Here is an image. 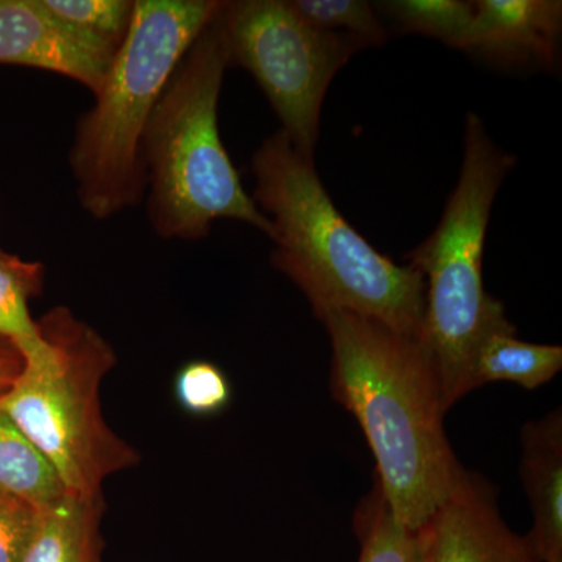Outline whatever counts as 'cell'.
<instances>
[{"label": "cell", "mask_w": 562, "mask_h": 562, "mask_svg": "<svg viewBox=\"0 0 562 562\" xmlns=\"http://www.w3.org/2000/svg\"><path fill=\"white\" fill-rule=\"evenodd\" d=\"M319 319L331 342V392L361 425L395 519L417 531L457 490L441 387L419 339L347 312Z\"/></svg>", "instance_id": "cell-1"}, {"label": "cell", "mask_w": 562, "mask_h": 562, "mask_svg": "<svg viewBox=\"0 0 562 562\" xmlns=\"http://www.w3.org/2000/svg\"><path fill=\"white\" fill-rule=\"evenodd\" d=\"M255 203L272 224L273 262L319 317L347 312L419 338L425 283L355 231L325 191L313 160L277 132L254 157Z\"/></svg>", "instance_id": "cell-2"}, {"label": "cell", "mask_w": 562, "mask_h": 562, "mask_svg": "<svg viewBox=\"0 0 562 562\" xmlns=\"http://www.w3.org/2000/svg\"><path fill=\"white\" fill-rule=\"evenodd\" d=\"M221 13L180 61L140 146L150 221L165 238H202L217 220L246 222L272 236L271 221L244 190L221 140L217 103L231 63Z\"/></svg>", "instance_id": "cell-3"}, {"label": "cell", "mask_w": 562, "mask_h": 562, "mask_svg": "<svg viewBox=\"0 0 562 562\" xmlns=\"http://www.w3.org/2000/svg\"><path fill=\"white\" fill-rule=\"evenodd\" d=\"M224 5L217 0H136L127 36L70 149L77 194L95 220L139 202L147 183L140 146L151 113L187 52Z\"/></svg>", "instance_id": "cell-4"}, {"label": "cell", "mask_w": 562, "mask_h": 562, "mask_svg": "<svg viewBox=\"0 0 562 562\" xmlns=\"http://www.w3.org/2000/svg\"><path fill=\"white\" fill-rule=\"evenodd\" d=\"M464 161L442 220L409 266L424 277L419 341L435 366L443 408L473 391L472 361L480 341L506 324L505 308L484 290L483 251L495 195L516 158L498 149L482 120L465 121Z\"/></svg>", "instance_id": "cell-5"}, {"label": "cell", "mask_w": 562, "mask_h": 562, "mask_svg": "<svg viewBox=\"0 0 562 562\" xmlns=\"http://www.w3.org/2000/svg\"><path fill=\"white\" fill-rule=\"evenodd\" d=\"M46 349L24 360L0 408L54 465L68 494L103 498V483L140 454L103 417L101 384L116 366L113 347L66 306L38 321Z\"/></svg>", "instance_id": "cell-6"}, {"label": "cell", "mask_w": 562, "mask_h": 562, "mask_svg": "<svg viewBox=\"0 0 562 562\" xmlns=\"http://www.w3.org/2000/svg\"><path fill=\"white\" fill-rule=\"evenodd\" d=\"M221 18L231 61L249 70L279 114L281 131L313 160L328 87L366 44L313 27L284 0L225 2Z\"/></svg>", "instance_id": "cell-7"}, {"label": "cell", "mask_w": 562, "mask_h": 562, "mask_svg": "<svg viewBox=\"0 0 562 562\" xmlns=\"http://www.w3.org/2000/svg\"><path fill=\"white\" fill-rule=\"evenodd\" d=\"M416 532L420 562H539L528 536L503 522L494 491L473 473Z\"/></svg>", "instance_id": "cell-8"}, {"label": "cell", "mask_w": 562, "mask_h": 562, "mask_svg": "<svg viewBox=\"0 0 562 562\" xmlns=\"http://www.w3.org/2000/svg\"><path fill=\"white\" fill-rule=\"evenodd\" d=\"M116 52L57 20L40 0H0V63L60 74L95 94Z\"/></svg>", "instance_id": "cell-9"}, {"label": "cell", "mask_w": 562, "mask_h": 562, "mask_svg": "<svg viewBox=\"0 0 562 562\" xmlns=\"http://www.w3.org/2000/svg\"><path fill=\"white\" fill-rule=\"evenodd\" d=\"M562 22L557 0H479L464 50L502 63L554 68Z\"/></svg>", "instance_id": "cell-10"}, {"label": "cell", "mask_w": 562, "mask_h": 562, "mask_svg": "<svg viewBox=\"0 0 562 562\" xmlns=\"http://www.w3.org/2000/svg\"><path fill=\"white\" fill-rule=\"evenodd\" d=\"M520 475L535 527L528 539L539 562H562V417L561 409L522 430Z\"/></svg>", "instance_id": "cell-11"}, {"label": "cell", "mask_w": 562, "mask_h": 562, "mask_svg": "<svg viewBox=\"0 0 562 562\" xmlns=\"http://www.w3.org/2000/svg\"><path fill=\"white\" fill-rule=\"evenodd\" d=\"M105 501L76 495L41 512L38 527L21 562H102L101 524Z\"/></svg>", "instance_id": "cell-12"}, {"label": "cell", "mask_w": 562, "mask_h": 562, "mask_svg": "<svg viewBox=\"0 0 562 562\" xmlns=\"http://www.w3.org/2000/svg\"><path fill=\"white\" fill-rule=\"evenodd\" d=\"M562 349L520 341L512 322L487 333L472 361L473 390L487 383L508 382L536 390L561 371Z\"/></svg>", "instance_id": "cell-13"}, {"label": "cell", "mask_w": 562, "mask_h": 562, "mask_svg": "<svg viewBox=\"0 0 562 562\" xmlns=\"http://www.w3.org/2000/svg\"><path fill=\"white\" fill-rule=\"evenodd\" d=\"M0 492L46 512L68 495L49 460L0 408Z\"/></svg>", "instance_id": "cell-14"}, {"label": "cell", "mask_w": 562, "mask_h": 562, "mask_svg": "<svg viewBox=\"0 0 562 562\" xmlns=\"http://www.w3.org/2000/svg\"><path fill=\"white\" fill-rule=\"evenodd\" d=\"M44 268L18 255L0 251V341L9 342L22 360L35 357L47 342L29 303L43 291Z\"/></svg>", "instance_id": "cell-15"}, {"label": "cell", "mask_w": 562, "mask_h": 562, "mask_svg": "<svg viewBox=\"0 0 562 562\" xmlns=\"http://www.w3.org/2000/svg\"><path fill=\"white\" fill-rule=\"evenodd\" d=\"M402 31L441 40L464 50L473 20V2L462 0H390L379 3Z\"/></svg>", "instance_id": "cell-16"}, {"label": "cell", "mask_w": 562, "mask_h": 562, "mask_svg": "<svg viewBox=\"0 0 562 562\" xmlns=\"http://www.w3.org/2000/svg\"><path fill=\"white\" fill-rule=\"evenodd\" d=\"M360 562H420L417 532L398 522L379 486L357 514Z\"/></svg>", "instance_id": "cell-17"}, {"label": "cell", "mask_w": 562, "mask_h": 562, "mask_svg": "<svg viewBox=\"0 0 562 562\" xmlns=\"http://www.w3.org/2000/svg\"><path fill=\"white\" fill-rule=\"evenodd\" d=\"M50 14L85 35L120 49L135 2L128 0H40Z\"/></svg>", "instance_id": "cell-18"}, {"label": "cell", "mask_w": 562, "mask_h": 562, "mask_svg": "<svg viewBox=\"0 0 562 562\" xmlns=\"http://www.w3.org/2000/svg\"><path fill=\"white\" fill-rule=\"evenodd\" d=\"M295 11L321 31L355 36L368 46H383L386 31L375 7L364 0H292Z\"/></svg>", "instance_id": "cell-19"}, {"label": "cell", "mask_w": 562, "mask_h": 562, "mask_svg": "<svg viewBox=\"0 0 562 562\" xmlns=\"http://www.w3.org/2000/svg\"><path fill=\"white\" fill-rule=\"evenodd\" d=\"M177 402L192 416H214L231 405L232 384L224 371L210 361H191L173 383Z\"/></svg>", "instance_id": "cell-20"}, {"label": "cell", "mask_w": 562, "mask_h": 562, "mask_svg": "<svg viewBox=\"0 0 562 562\" xmlns=\"http://www.w3.org/2000/svg\"><path fill=\"white\" fill-rule=\"evenodd\" d=\"M29 503L0 492V562H21L40 522Z\"/></svg>", "instance_id": "cell-21"}, {"label": "cell", "mask_w": 562, "mask_h": 562, "mask_svg": "<svg viewBox=\"0 0 562 562\" xmlns=\"http://www.w3.org/2000/svg\"><path fill=\"white\" fill-rule=\"evenodd\" d=\"M24 366L20 351L9 342L0 341V392L9 390Z\"/></svg>", "instance_id": "cell-22"}]
</instances>
